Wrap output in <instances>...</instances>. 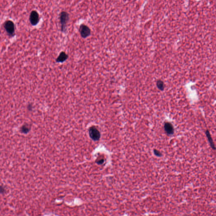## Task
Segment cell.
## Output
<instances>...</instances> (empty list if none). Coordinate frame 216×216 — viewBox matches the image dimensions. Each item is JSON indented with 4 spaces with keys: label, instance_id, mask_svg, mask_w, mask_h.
I'll use <instances>...</instances> for the list:
<instances>
[{
    "label": "cell",
    "instance_id": "cell-5",
    "mask_svg": "<svg viewBox=\"0 0 216 216\" xmlns=\"http://www.w3.org/2000/svg\"><path fill=\"white\" fill-rule=\"evenodd\" d=\"M89 136L95 141L99 140L101 134L95 126H92L89 129Z\"/></svg>",
    "mask_w": 216,
    "mask_h": 216
},
{
    "label": "cell",
    "instance_id": "cell-10",
    "mask_svg": "<svg viewBox=\"0 0 216 216\" xmlns=\"http://www.w3.org/2000/svg\"><path fill=\"white\" fill-rule=\"evenodd\" d=\"M157 86L158 88L161 90H163L164 89V83L162 81L158 80L157 82Z\"/></svg>",
    "mask_w": 216,
    "mask_h": 216
},
{
    "label": "cell",
    "instance_id": "cell-9",
    "mask_svg": "<svg viewBox=\"0 0 216 216\" xmlns=\"http://www.w3.org/2000/svg\"><path fill=\"white\" fill-rule=\"evenodd\" d=\"M205 133H206V136H207L208 140H209V142L211 148H212V149H213V150H215L216 148L215 146V144H214V142H213V140H212L211 136L209 132V131L207 130L206 132H205Z\"/></svg>",
    "mask_w": 216,
    "mask_h": 216
},
{
    "label": "cell",
    "instance_id": "cell-12",
    "mask_svg": "<svg viewBox=\"0 0 216 216\" xmlns=\"http://www.w3.org/2000/svg\"><path fill=\"white\" fill-rule=\"evenodd\" d=\"M154 153L156 156H161V153L159 152L157 150H154Z\"/></svg>",
    "mask_w": 216,
    "mask_h": 216
},
{
    "label": "cell",
    "instance_id": "cell-2",
    "mask_svg": "<svg viewBox=\"0 0 216 216\" xmlns=\"http://www.w3.org/2000/svg\"><path fill=\"white\" fill-rule=\"evenodd\" d=\"M59 19L61 25V31L66 32L67 30V24L69 20V14L66 11H62L60 14Z\"/></svg>",
    "mask_w": 216,
    "mask_h": 216
},
{
    "label": "cell",
    "instance_id": "cell-8",
    "mask_svg": "<svg viewBox=\"0 0 216 216\" xmlns=\"http://www.w3.org/2000/svg\"><path fill=\"white\" fill-rule=\"evenodd\" d=\"M30 125H29L28 124H25L22 125L21 129H20L21 132L22 133H25V134H27L30 131Z\"/></svg>",
    "mask_w": 216,
    "mask_h": 216
},
{
    "label": "cell",
    "instance_id": "cell-6",
    "mask_svg": "<svg viewBox=\"0 0 216 216\" xmlns=\"http://www.w3.org/2000/svg\"><path fill=\"white\" fill-rule=\"evenodd\" d=\"M68 58V55L64 51L60 52L58 56L56 58L55 61L56 63H63L65 62Z\"/></svg>",
    "mask_w": 216,
    "mask_h": 216
},
{
    "label": "cell",
    "instance_id": "cell-7",
    "mask_svg": "<svg viewBox=\"0 0 216 216\" xmlns=\"http://www.w3.org/2000/svg\"><path fill=\"white\" fill-rule=\"evenodd\" d=\"M164 129L168 135H172L174 133V129L172 125L170 123H166L164 125Z\"/></svg>",
    "mask_w": 216,
    "mask_h": 216
},
{
    "label": "cell",
    "instance_id": "cell-4",
    "mask_svg": "<svg viewBox=\"0 0 216 216\" xmlns=\"http://www.w3.org/2000/svg\"><path fill=\"white\" fill-rule=\"evenodd\" d=\"M29 21L32 26L36 25L40 21V17L38 12L35 10H33L30 12L29 16Z\"/></svg>",
    "mask_w": 216,
    "mask_h": 216
},
{
    "label": "cell",
    "instance_id": "cell-13",
    "mask_svg": "<svg viewBox=\"0 0 216 216\" xmlns=\"http://www.w3.org/2000/svg\"><path fill=\"white\" fill-rule=\"evenodd\" d=\"M104 160L103 159L101 160H100L97 161V163L99 165H101V164H103L104 162Z\"/></svg>",
    "mask_w": 216,
    "mask_h": 216
},
{
    "label": "cell",
    "instance_id": "cell-1",
    "mask_svg": "<svg viewBox=\"0 0 216 216\" xmlns=\"http://www.w3.org/2000/svg\"><path fill=\"white\" fill-rule=\"evenodd\" d=\"M3 27L9 38L15 36V26L14 22L10 20L6 21L3 23Z\"/></svg>",
    "mask_w": 216,
    "mask_h": 216
},
{
    "label": "cell",
    "instance_id": "cell-11",
    "mask_svg": "<svg viewBox=\"0 0 216 216\" xmlns=\"http://www.w3.org/2000/svg\"><path fill=\"white\" fill-rule=\"evenodd\" d=\"M27 109L29 111H32L33 109V107L31 104H28L27 106Z\"/></svg>",
    "mask_w": 216,
    "mask_h": 216
},
{
    "label": "cell",
    "instance_id": "cell-3",
    "mask_svg": "<svg viewBox=\"0 0 216 216\" xmlns=\"http://www.w3.org/2000/svg\"><path fill=\"white\" fill-rule=\"evenodd\" d=\"M79 32L82 38H85L90 36L91 30L88 26L85 24H81L79 28Z\"/></svg>",
    "mask_w": 216,
    "mask_h": 216
}]
</instances>
